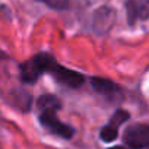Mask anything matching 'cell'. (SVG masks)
<instances>
[{
  "label": "cell",
  "mask_w": 149,
  "mask_h": 149,
  "mask_svg": "<svg viewBox=\"0 0 149 149\" xmlns=\"http://www.w3.org/2000/svg\"><path fill=\"white\" fill-rule=\"evenodd\" d=\"M116 21V12L110 6L100 8L94 15V29L98 34H105L111 29L113 24Z\"/></svg>",
  "instance_id": "52a82bcc"
},
{
  "label": "cell",
  "mask_w": 149,
  "mask_h": 149,
  "mask_svg": "<svg viewBox=\"0 0 149 149\" xmlns=\"http://www.w3.org/2000/svg\"><path fill=\"white\" fill-rule=\"evenodd\" d=\"M18 69L21 82L28 85L35 84L44 73L51 74L56 82L70 89L81 88L86 81L85 74L64 67L48 53H38L32 56L31 58L22 61Z\"/></svg>",
  "instance_id": "6da1fadb"
},
{
  "label": "cell",
  "mask_w": 149,
  "mask_h": 149,
  "mask_svg": "<svg viewBox=\"0 0 149 149\" xmlns=\"http://www.w3.org/2000/svg\"><path fill=\"white\" fill-rule=\"evenodd\" d=\"M124 8L127 22L132 26L139 21H146L149 18V0H126Z\"/></svg>",
  "instance_id": "8992f818"
},
{
  "label": "cell",
  "mask_w": 149,
  "mask_h": 149,
  "mask_svg": "<svg viewBox=\"0 0 149 149\" xmlns=\"http://www.w3.org/2000/svg\"><path fill=\"white\" fill-rule=\"evenodd\" d=\"M37 2H40L54 10H66L69 8V0H37Z\"/></svg>",
  "instance_id": "ba28073f"
},
{
  "label": "cell",
  "mask_w": 149,
  "mask_h": 149,
  "mask_svg": "<svg viewBox=\"0 0 149 149\" xmlns=\"http://www.w3.org/2000/svg\"><path fill=\"white\" fill-rule=\"evenodd\" d=\"M8 58H9V56H8L6 53H3L2 50H0V63H2L3 60H8Z\"/></svg>",
  "instance_id": "9c48e42d"
},
{
  "label": "cell",
  "mask_w": 149,
  "mask_h": 149,
  "mask_svg": "<svg viewBox=\"0 0 149 149\" xmlns=\"http://www.w3.org/2000/svg\"><path fill=\"white\" fill-rule=\"evenodd\" d=\"M37 108L40 111L38 114V121L41 126L48 130L51 134L58 136L61 139H72L74 134V129L66 123H63L57 117V111L61 108V101L50 94L41 95L37 100Z\"/></svg>",
  "instance_id": "7a4b0ae2"
},
{
  "label": "cell",
  "mask_w": 149,
  "mask_h": 149,
  "mask_svg": "<svg viewBox=\"0 0 149 149\" xmlns=\"http://www.w3.org/2000/svg\"><path fill=\"white\" fill-rule=\"evenodd\" d=\"M110 149H126L124 146H113V148H110Z\"/></svg>",
  "instance_id": "30bf717a"
},
{
  "label": "cell",
  "mask_w": 149,
  "mask_h": 149,
  "mask_svg": "<svg viewBox=\"0 0 149 149\" xmlns=\"http://www.w3.org/2000/svg\"><path fill=\"white\" fill-rule=\"evenodd\" d=\"M123 142L129 149L149 148V123H133L123 132Z\"/></svg>",
  "instance_id": "277c9868"
},
{
  "label": "cell",
  "mask_w": 149,
  "mask_h": 149,
  "mask_svg": "<svg viewBox=\"0 0 149 149\" xmlns=\"http://www.w3.org/2000/svg\"><path fill=\"white\" fill-rule=\"evenodd\" d=\"M91 88L94 89L95 94H98L110 104L121 102L124 100V89L111 79L94 76L91 78Z\"/></svg>",
  "instance_id": "3957f363"
},
{
  "label": "cell",
  "mask_w": 149,
  "mask_h": 149,
  "mask_svg": "<svg viewBox=\"0 0 149 149\" xmlns=\"http://www.w3.org/2000/svg\"><path fill=\"white\" fill-rule=\"evenodd\" d=\"M130 118V114L127 110H123V108H117L114 111V114L111 116V118L108 120V123L100 130V137L102 142L105 143H110V142H114L117 137H118V129L123 123H126L127 120Z\"/></svg>",
  "instance_id": "5b68a950"
}]
</instances>
